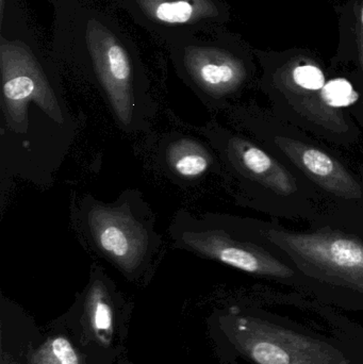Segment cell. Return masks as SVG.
Returning <instances> with one entry per match:
<instances>
[{
	"instance_id": "cell-4",
	"label": "cell",
	"mask_w": 363,
	"mask_h": 364,
	"mask_svg": "<svg viewBox=\"0 0 363 364\" xmlns=\"http://www.w3.org/2000/svg\"><path fill=\"white\" fill-rule=\"evenodd\" d=\"M271 243L307 275L363 293V241L330 227L311 232L271 229Z\"/></svg>"
},
{
	"instance_id": "cell-1",
	"label": "cell",
	"mask_w": 363,
	"mask_h": 364,
	"mask_svg": "<svg viewBox=\"0 0 363 364\" xmlns=\"http://www.w3.org/2000/svg\"><path fill=\"white\" fill-rule=\"evenodd\" d=\"M72 220L85 247L126 275L147 271L163 254L155 214L139 190H125L112 203L85 195L72 208Z\"/></svg>"
},
{
	"instance_id": "cell-15",
	"label": "cell",
	"mask_w": 363,
	"mask_h": 364,
	"mask_svg": "<svg viewBox=\"0 0 363 364\" xmlns=\"http://www.w3.org/2000/svg\"><path fill=\"white\" fill-rule=\"evenodd\" d=\"M362 100H363V95H362Z\"/></svg>"
},
{
	"instance_id": "cell-3",
	"label": "cell",
	"mask_w": 363,
	"mask_h": 364,
	"mask_svg": "<svg viewBox=\"0 0 363 364\" xmlns=\"http://www.w3.org/2000/svg\"><path fill=\"white\" fill-rule=\"evenodd\" d=\"M170 237L178 250L266 277L290 278L294 271L261 246L239 237L221 216L177 211L170 222Z\"/></svg>"
},
{
	"instance_id": "cell-2",
	"label": "cell",
	"mask_w": 363,
	"mask_h": 364,
	"mask_svg": "<svg viewBox=\"0 0 363 364\" xmlns=\"http://www.w3.org/2000/svg\"><path fill=\"white\" fill-rule=\"evenodd\" d=\"M1 53L2 154L23 149L29 132L28 105L36 102L58 125L77 129L36 58L21 46L4 44ZM16 149V151H17Z\"/></svg>"
},
{
	"instance_id": "cell-14",
	"label": "cell",
	"mask_w": 363,
	"mask_h": 364,
	"mask_svg": "<svg viewBox=\"0 0 363 364\" xmlns=\"http://www.w3.org/2000/svg\"><path fill=\"white\" fill-rule=\"evenodd\" d=\"M47 354L53 357V359L49 358L53 364H79L78 356L74 348L64 338L53 340Z\"/></svg>"
},
{
	"instance_id": "cell-5",
	"label": "cell",
	"mask_w": 363,
	"mask_h": 364,
	"mask_svg": "<svg viewBox=\"0 0 363 364\" xmlns=\"http://www.w3.org/2000/svg\"><path fill=\"white\" fill-rule=\"evenodd\" d=\"M87 38L96 76L117 125L128 134L145 132L155 117V105L139 89L125 49L96 21L87 26Z\"/></svg>"
},
{
	"instance_id": "cell-8",
	"label": "cell",
	"mask_w": 363,
	"mask_h": 364,
	"mask_svg": "<svg viewBox=\"0 0 363 364\" xmlns=\"http://www.w3.org/2000/svg\"><path fill=\"white\" fill-rule=\"evenodd\" d=\"M185 66L193 87L207 102L223 100L242 89L249 65L241 55L220 48H192Z\"/></svg>"
},
{
	"instance_id": "cell-13",
	"label": "cell",
	"mask_w": 363,
	"mask_h": 364,
	"mask_svg": "<svg viewBox=\"0 0 363 364\" xmlns=\"http://www.w3.org/2000/svg\"><path fill=\"white\" fill-rule=\"evenodd\" d=\"M195 14V4L190 0H163L155 8V16L168 23H188Z\"/></svg>"
},
{
	"instance_id": "cell-7",
	"label": "cell",
	"mask_w": 363,
	"mask_h": 364,
	"mask_svg": "<svg viewBox=\"0 0 363 364\" xmlns=\"http://www.w3.org/2000/svg\"><path fill=\"white\" fill-rule=\"evenodd\" d=\"M241 346L257 364H351L338 350L270 322L240 321Z\"/></svg>"
},
{
	"instance_id": "cell-6",
	"label": "cell",
	"mask_w": 363,
	"mask_h": 364,
	"mask_svg": "<svg viewBox=\"0 0 363 364\" xmlns=\"http://www.w3.org/2000/svg\"><path fill=\"white\" fill-rule=\"evenodd\" d=\"M275 89L296 110L313 123L332 132L347 129L341 111L330 108L326 102L328 80L321 60L307 49L258 51Z\"/></svg>"
},
{
	"instance_id": "cell-12",
	"label": "cell",
	"mask_w": 363,
	"mask_h": 364,
	"mask_svg": "<svg viewBox=\"0 0 363 364\" xmlns=\"http://www.w3.org/2000/svg\"><path fill=\"white\" fill-rule=\"evenodd\" d=\"M339 53H349L363 72V0H347L340 10Z\"/></svg>"
},
{
	"instance_id": "cell-9",
	"label": "cell",
	"mask_w": 363,
	"mask_h": 364,
	"mask_svg": "<svg viewBox=\"0 0 363 364\" xmlns=\"http://www.w3.org/2000/svg\"><path fill=\"white\" fill-rule=\"evenodd\" d=\"M275 143L296 168L324 190L341 198H362L359 182L338 160L325 151L285 136H276Z\"/></svg>"
},
{
	"instance_id": "cell-11",
	"label": "cell",
	"mask_w": 363,
	"mask_h": 364,
	"mask_svg": "<svg viewBox=\"0 0 363 364\" xmlns=\"http://www.w3.org/2000/svg\"><path fill=\"white\" fill-rule=\"evenodd\" d=\"M222 140L226 158L241 175L283 196L296 192L298 184L291 173L266 151L240 136Z\"/></svg>"
},
{
	"instance_id": "cell-10",
	"label": "cell",
	"mask_w": 363,
	"mask_h": 364,
	"mask_svg": "<svg viewBox=\"0 0 363 364\" xmlns=\"http://www.w3.org/2000/svg\"><path fill=\"white\" fill-rule=\"evenodd\" d=\"M156 159L162 174L185 186L204 181L212 172L215 162L212 151L204 142L177 132L160 140Z\"/></svg>"
}]
</instances>
